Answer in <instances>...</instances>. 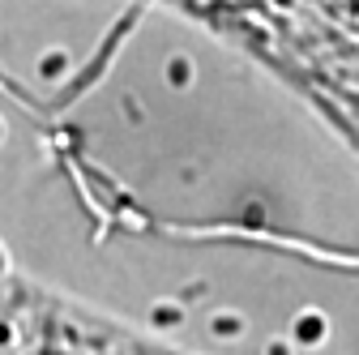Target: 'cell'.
Listing matches in <instances>:
<instances>
[{
  "mask_svg": "<svg viewBox=\"0 0 359 355\" xmlns=\"http://www.w3.org/2000/svg\"><path fill=\"white\" fill-rule=\"evenodd\" d=\"M0 142H5V120H0Z\"/></svg>",
  "mask_w": 359,
  "mask_h": 355,
  "instance_id": "3957f363",
  "label": "cell"
},
{
  "mask_svg": "<svg viewBox=\"0 0 359 355\" xmlns=\"http://www.w3.org/2000/svg\"><path fill=\"white\" fill-rule=\"evenodd\" d=\"M65 65H69V56H65V52H56V56H43V65H39V69L52 77V73H65Z\"/></svg>",
  "mask_w": 359,
  "mask_h": 355,
  "instance_id": "6da1fadb",
  "label": "cell"
},
{
  "mask_svg": "<svg viewBox=\"0 0 359 355\" xmlns=\"http://www.w3.org/2000/svg\"><path fill=\"white\" fill-rule=\"evenodd\" d=\"M5 265H9V261H5V253H0V274H5Z\"/></svg>",
  "mask_w": 359,
  "mask_h": 355,
  "instance_id": "7a4b0ae2",
  "label": "cell"
}]
</instances>
